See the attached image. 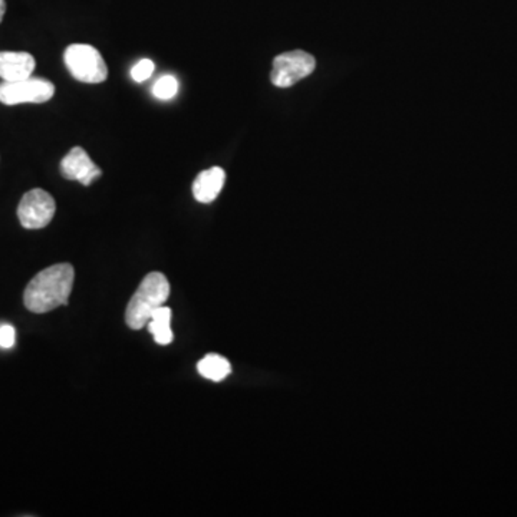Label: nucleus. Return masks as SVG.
Wrapping results in <instances>:
<instances>
[{"mask_svg":"<svg viewBox=\"0 0 517 517\" xmlns=\"http://www.w3.org/2000/svg\"><path fill=\"white\" fill-rule=\"evenodd\" d=\"M75 270L69 263L49 266L27 283L24 302L34 313H47L69 302Z\"/></svg>","mask_w":517,"mask_h":517,"instance_id":"1","label":"nucleus"},{"mask_svg":"<svg viewBox=\"0 0 517 517\" xmlns=\"http://www.w3.org/2000/svg\"><path fill=\"white\" fill-rule=\"evenodd\" d=\"M168 296L170 283L167 278L160 272L148 273L128 303L125 312L127 325L134 331L145 328L154 311L167 302Z\"/></svg>","mask_w":517,"mask_h":517,"instance_id":"2","label":"nucleus"},{"mask_svg":"<svg viewBox=\"0 0 517 517\" xmlns=\"http://www.w3.org/2000/svg\"><path fill=\"white\" fill-rule=\"evenodd\" d=\"M65 65L77 81L85 84H101L108 78L104 58L91 45H69L65 49Z\"/></svg>","mask_w":517,"mask_h":517,"instance_id":"3","label":"nucleus"},{"mask_svg":"<svg viewBox=\"0 0 517 517\" xmlns=\"http://www.w3.org/2000/svg\"><path fill=\"white\" fill-rule=\"evenodd\" d=\"M316 61L308 52H285L273 59V69L270 74L272 84L278 88H290L302 81L303 78L310 77L315 71Z\"/></svg>","mask_w":517,"mask_h":517,"instance_id":"4","label":"nucleus"},{"mask_svg":"<svg viewBox=\"0 0 517 517\" xmlns=\"http://www.w3.org/2000/svg\"><path fill=\"white\" fill-rule=\"evenodd\" d=\"M55 95V85L44 78L29 77L0 84V102L5 105L44 104Z\"/></svg>","mask_w":517,"mask_h":517,"instance_id":"5","label":"nucleus"},{"mask_svg":"<svg viewBox=\"0 0 517 517\" xmlns=\"http://www.w3.org/2000/svg\"><path fill=\"white\" fill-rule=\"evenodd\" d=\"M57 212L54 197L42 188H34L22 197L17 217L25 228L37 230L47 227Z\"/></svg>","mask_w":517,"mask_h":517,"instance_id":"6","label":"nucleus"},{"mask_svg":"<svg viewBox=\"0 0 517 517\" xmlns=\"http://www.w3.org/2000/svg\"><path fill=\"white\" fill-rule=\"evenodd\" d=\"M61 173L67 180H75L84 185H91L101 177L102 170L92 162L84 148L75 147L61 162Z\"/></svg>","mask_w":517,"mask_h":517,"instance_id":"7","label":"nucleus"},{"mask_svg":"<svg viewBox=\"0 0 517 517\" xmlns=\"http://www.w3.org/2000/svg\"><path fill=\"white\" fill-rule=\"evenodd\" d=\"M37 62L27 52H0V78L16 82L32 77Z\"/></svg>","mask_w":517,"mask_h":517,"instance_id":"8","label":"nucleus"},{"mask_svg":"<svg viewBox=\"0 0 517 517\" xmlns=\"http://www.w3.org/2000/svg\"><path fill=\"white\" fill-rule=\"evenodd\" d=\"M226 182V172L222 167H212L195 177L193 183V195L198 203L215 202L222 192Z\"/></svg>","mask_w":517,"mask_h":517,"instance_id":"9","label":"nucleus"},{"mask_svg":"<svg viewBox=\"0 0 517 517\" xmlns=\"http://www.w3.org/2000/svg\"><path fill=\"white\" fill-rule=\"evenodd\" d=\"M172 310L167 308V306L163 305L162 308H158L154 311L152 315V320L148 321L147 328L148 332H152L154 335L155 343L158 345H168L172 343L174 340V335H173L172 326Z\"/></svg>","mask_w":517,"mask_h":517,"instance_id":"10","label":"nucleus"},{"mask_svg":"<svg viewBox=\"0 0 517 517\" xmlns=\"http://www.w3.org/2000/svg\"><path fill=\"white\" fill-rule=\"evenodd\" d=\"M197 371L200 375L205 376L207 380L220 383V381L225 380L228 374L232 373V365L223 356L210 353L197 364Z\"/></svg>","mask_w":517,"mask_h":517,"instance_id":"11","label":"nucleus"},{"mask_svg":"<svg viewBox=\"0 0 517 517\" xmlns=\"http://www.w3.org/2000/svg\"><path fill=\"white\" fill-rule=\"evenodd\" d=\"M178 91V82L173 75H164L155 82L153 94L158 100H172Z\"/></svg>","mask_w":517,"mask_h":517,"instance_id":"12","label":"nucleus"},{"mask_svg":"<svg viewBox=\"0 0 517 517\" xmlns=\"http://www.w3.org/2000/svg\"><path fill=\"white\" fill-rule=\"evenodd\" d=\"M153 72H154V62L150 61V59H142L132 68V77L135 82H144L152 77Z\"/></svg>","mask_w":517,"mask_h":517,"instance_id":"13","label":"nucleus"},{"mask_svg":"<svg viewBox=\"0 0 517 517\" xmlns=\"http://www.w3.org/2000/svg\"><path fill=\"white\" fill-rule=\"evenodd\" d=\"M16 341V332L12 325L0 326V348L11 350Z\"/></svg>","mask_w":517,"mask_h":517,"instance_id":"14","label":"nucleus"},{"mask_svg":"<svg viewBox=\"0 0 517 517\" xmlns=\"http://www.w3.org/2000/svg\"><path fill=\"white\" fill-rule=\"evenodd\" d=\"M5 12H6V2L0 0V22L4 21Z\"/></svg>","mask_w":517,"mask_h":517,"instance_id":"15","label":"nucleus"}]
</instances>
